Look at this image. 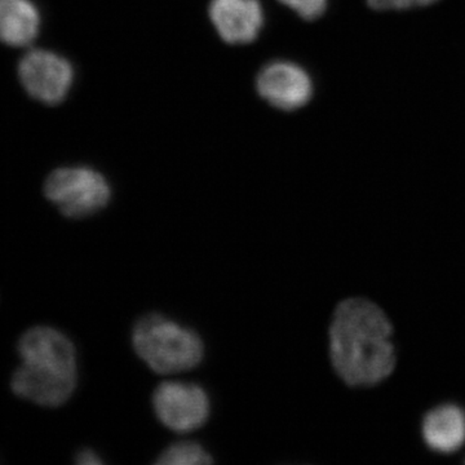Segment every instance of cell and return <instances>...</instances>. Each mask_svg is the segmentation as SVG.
Listing matches in <instances>:
<instances>
[{
	"label": "cell",
	"instance_id": "obj_1",
	"mask_svg": "<svg viewBox=\"0 0 465 465\" xmlns=\"http://www.w3.org/2000/svg\"><path fill=\"white\" fill-rule=\"evenodd\" d=\"M393 329L382 309L366 299H348L333 313L330 356L336 374L351 387H372L393 372Z\"/></svg>",
	"mask_w": 465,
	"mask_h": 465
},
{
	"label": "cell",
	"instance_id": "obj_13",
	"mask_svg": "<svg viewBox=\"0 0 465 465\" xmlns=\"http://www.w3.org/2000/svg\"><path fill=\"white\" fill-rule=\"evenodd\" d=\"M280 2L307 21L317 20L322 16L327 7V0H280Z\"/></svg>",
	"mask_w": 465,
	"mask_h": 465
},
{
	"label": "cell",
	"instance_id": "obj_14",
	"mask_svg": "<svg viewBox=\"0 0 465 465\" xmlns=\"http://www.w3.org/2000/svg\"><path fill=\"white\" fill-rule=\"evenodd\" d=\"M436 2L439 0H367L370 7L376 11H400V9L423 7Z\"/></svg>",
	"mask_w": 465,
	"mask_h": 465
},
{
	"label": "cell",
	"instance_id": "obj_10",
	"mask_svg": "<svg viewBox=\"0 0 465 465\" xmlns=\"http://www.w3.org/2000/svg\"><path fill=\"white\" fill-rule=\"evenodd\" d=\"M428 448L440 454H452L465 443V411L454 403L430 410L421 427Z\"/></svg>",
	"mask_w": 465,
	"mask_h": 465
},
{
	"label": "cell",
	"instance_id": "obj_8",
	"mask_svg": "<svg viewBox=\"0 0 465 465\" xmlns=\"http://www.w3.org/2000/svg\"><path fill=\"white\" fill-rule=\"evenodd\" d=\"M210 17L223 41L229 45L252 43L264 24L259 0H213Z\"/></svg>",
	"mask_w": 465,
	"mask_h": 465
},
{
	"label": "cell",
	"instance_id": "obj_3",
	"mask_svg": "<svg viewBox=\"0 0 465 465\" xmlns=\"http://www.w3.org/2000/svg\"><path fill=\"white\" fill-rule=\"evenodd\" d=\"M45 194L70 219L94 215L108 206L112 191L105 177L90 167H63L45 180Z\"/></svg>",
	"mask_w": 465,
	"mask_h": 465
},
{
	"label": "cell",
	"instance_id": "obj_9",
	"mask_svg": "<svg viewBox=\"0 0 465 465\" xmlns=\"http://www.w3.org/2000/svg\"><path fill=\"white\" fill-rule=\"evenodd\" d=\"M78 378L43 374L23 363L12 376V390L17 396L47 407L64 405L74 393Z\"/></svg>",
	"mask_w": 465,
	"mask_h": 465
},
{
	"label": "cell",
	"instance_id": "obj_4",
	"mask_svg": "<svg viewBox=\"0 0 465 465\" xmlns=\"http://www.w3.org/2000/svg\"><path fill=\"white\" fill-rule=\"evenodd\" d=\"M153 407L158 420L179 433L198 430L210 416L206 391L194 382H162L153 393Z\"/></svg>",
	"mask_w": 465,
	"mask_h": 465
},
{
	"label": "cell",
	"instance_id": "obj_6",
	"mask_svg": "<svg viewBox=\"0 0 465 465\" xmlns=\"http://www.w3.org/2000/svg\"><path fill=\"white\" fill-rule=\"evenodd\" d=\"M18 353L23 363L45 374L78 378L74 344L56 329L38 326L29 330L18 342Z\"/></svg>",
	"mask_w": 465,
	"mask_h": 465
},
{
	"label": "cell",
	"instance_id": "obj_2",
	"mask_svg": "<svg viewBox=\"0 0 465 465\" xmlns=\"http://www.w3.org/2000/svg\"><path fill=\"white\" fill-rule=\"evenodd\" d=\"M133 344L137 356L162 375L194 369L204 356L197 332L158 313L146 314L134 323Z\"/></svg>",
	"mask_w": 465,
	"mask_h": 465
},
{
	"label": "cell",
	"instance_id": "obj_5",
	"mask_svg": "<svg viewBox=\"0 0 465 465\" xmlns=\"http://www.w3.org/2000/svg\"><path fill=\"white\" fill-rule=\"evenodd\" d=\"M18 78L33 99L45 105H57L72 88L74 70L66 58L54 52L33 50L21 58Z\"/></svg>",
	"mask_w": 465,
	"mask_h": 465
},
{
	"label": "cell",
	"instance_id": "obj_12",
	"mask_svg": "<svg viewBox=\"0 0 465 465\" xmlns=\"http://www.w3.org/2000/svg\"><path fill=\"white\" fill-rule=\"evenodd\" d=\"M213 463V459L200 443L183 440L164 450L155 464L159 465H203Z\"/></svg>",
	"mask_w": 465,
	"mask_h": 465
},
{
	"label": "cell",
	"instance_id": "obj_11",
	"mask_svg": "<svg viewBox=\"0 0 465 465\" xmlns=\"http://www.w3.org/2000/svg\"><path fill=\"white\" fill-rule=\"evenodd\" d=\"M41 21L32 0H0V42L9 47L32 45L41 30Z\"/></svg>",
	"mask_w": 465,
	"mask_h": 465
},
{
	"label": "cell",
	"instance_id": "obj_15",
	"mask_svg": "<svg viewBox=\"0 0 465 465\" xmlns=\"http://www.w3.org/2000/svg\"><path fill=\"white\" fill-rule=\"evenodd\" d=\"M76 463L79 465H100L103 464V459L94 450H84L76 457Z\"/></svg>",
	"mask_w": 465,
	"mask_h": 465
},
{
	"label": "cell",
	"instance_id": "obj_7",
	"mask_svg": "<svg viewBox=\"0 0 465 465\" xmlns=\"http://www.w3.org/2000/svg\"><path fill=\"white\" fill-rule=\"evenodd\" d=\"M260 96L281 110H296L307 105L313 94L311 76L296 64L277 61L269 64L256 79Z\"/></svg>",
	"mask_w": 465,
	"mask_h": 465
}]
</instances>
